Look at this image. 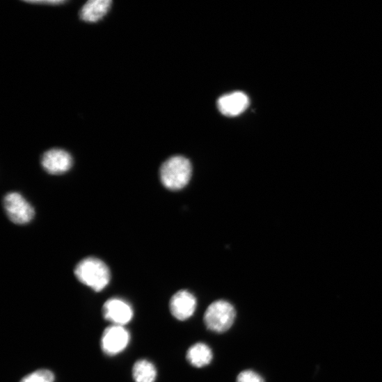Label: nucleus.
I'll use <instances>...</instances> for the list:
<instances>
[{
    "label": "nucleus",
    "mask_w": 382,
    "mask_h": 382,
    "mask_svg": "<svg viewBox=\"0 0 382 382\" xmlns=\"http://www.w3.org/2000/svg\"><path fill=\"white\" fill-rule=\"evenodd\" d=\"M197 307L195 296L187 290H180L173 295L169 308L172 315L180 321L191 318Z\"/></svg>",
    "instance_id": "obj_8"
},
{
    "label": "nucleus",
    "mask_w": 382,
    "mask_h": 382,
    "mask_svg": "<svg viewBox=\"0 0 382 382\" xmlns=\"http://www.w3.org/2000/svg\"><path fill=\"white\" fill-rule=\"evenodd\" d=\"M55 375L49 369H42L25 376L20 382H54Z\"/></svg>",
    "instance_id": "obj_13"
},
{
    "label": "nucleus",
    "mask_w": 382,
    "mask_h": 382,
    "mask_svg": "<svg viewBox=\"0 0 382 382\" xmlns=\"http://www.w3.org/2000/svg\"><path fill=\"white\" fill-rule=\"evenodd\" d=\"M214 358L210 348L203 344L193 345L187 351L186 358L193 367L200 368L208 365Z\"/></svg>",
    "instance_id": "obj_11"
},
{
    "label": "nucleus",
    "mask_w": 382,
    "mask_h": 382,
    "mask_svg": "<svg viewBox=\"0 0 382 382\" xmlns=\"http://www.w3.org/2000/svg\"><path fill=\"white\" fill-rule=\"evenodd\" d=\"M237 382H265L264 378L252 370H244L239 373Z\"/></svg>",
    "instance_id": "obj_14"
},
{
    "label": "nucleus",
    "mask_w": 382,
    "mask_h": 382,
    "mask_svg": "<svg viewBox=\"0 0 382 382\" xmlns=\"http://www.w3.org/2000/svg\"><path fill=\"white\" fill-rule=\"evenodd\" d=\"M33 4H46V5H61L65 3V1H61V0H51V1H29L27 2Z\"/></svg>",
    "instance_id": "obj_15"
},
{
    "label": "nucleus",
    "mask_w": 382,
    "mask_h": 382,
    "mask_svg": "<svg viewBox=\"0 0 382 382\" xmlns=\"http://www.w3.org/2000/svg\"><path fill=\"white\" fill-rule=\"evenodd\" d=\"M191 175V164L182 156L169 158L160 168L161 183L169 190L177 191L184 188L190 182Z\"/></svg>",
    "instance_id": "obj_1"
},
{
    "label": "nucleus",
    "mask_w": 382,
    "mask_h": 382,
    "mask_svg": "<svg viewBox=\"0 0 382 382\" xmlns=\"http://www.w3.org/2000/svg\"><path fill=\"white\" fill-rule=\"evenodd\" d=\"M3 205L9 219L17 225L27 224L34 217L33 207L19 193H8L4 198Z\"/></svg>",
    "instance_id": "obj_4"
},
{
    "label": "nucleus",
    "mask_w": 382,
    "mask_h": 382,
    "mask_svg": "<svg viewBox=\"0 0 382 382\" xmlns=\"http://www.w3.org/2000/svg\"><path fill=\"white\" fill-rule=\"evenodd\" d=\"M111 4V0H90L81 9L80 17L84 22H98L107 14Z\"/></svg>",
    "instance_id": "obj_10"
},
{
    "label": "nucleus",
    "mask_w": 382,
    "mask_h": 382,
    "mask_svg": "<svg viewBox=\"0 0 382 382\" xmlns=\"http://www.w3.org/2000/svg\"><path fill=\"white\" fill-rule=\"evenodd\" d=\"M131 335L124 326L112 325L107 327L102 337L101 347L103 352L109 356H116L129 345Z\"/></svg>",
    "instance_id": "obj_5"
},
{
    "label": "nucleus",
    "mask_w": 382,
    "mask_h": 382,
    "mask_svg": "<svg viewBox=\"0 0 382 382\" xmlns=\"http://www.w3.org/2000/svg\"><path fill=\"white\" fill-rule=\"evenodd\" d=\"M249 105L248 96L242 92H234L222 96L218 101L220 111L229 117L242 113Z\"/></svg>",
    "instance_id": "obj_9"
},
{
    "label": "nucleus",
    "mask_w": 382,
    "mask_h": 382,
    "mask_svg": "<svg viewBox=\"0 0 382 382\" xmlns=\"http://www.w3.org/2000/svg\"><path fill=\"white\" fill-rule=\"evenodd\" d=\"M74 275L79 282L95 292L102 291L111 280L109 267L102 261L94 257L81 260L74 269Z\"/></svg>",
    "instance_id": "obj_2"
},
{
    "label": "nucleus",
    "mask_w": 382,
    "mask_h": 382,
    "mask_svg": "<svg viewBox=\"0 0 382 382\" xmlns=\"http://www.w3.org/2000/svg\"><path fill=\"white\" fill-rule=\"evenodd\" d=\"M102 311L106 320L113 325L122 326L132 321L134 315L132 306L129 303L115 297L105 303Z\"/></svg>",
    "instance_id": "obj_6"
},
{
    "label": "nucleus",
    "mask_w": 382,
    "mask_h": 382,
    "mask_svg": "<svg viewBox=\"0 0 382 382\" xmlns=\"http://www.w3.org/2000/svg\"><path fill=\"white\" fill-rule=\"evenodd\" d=\"M72 157L61 149H52L46 152L41 159V164L46 171L53 175L64 174L70 169Z\"/></svg>",
    "instance_id": "obj_7"
},
{
    "label": "nucleus",
    "mask_w": 382,
    "mask_h": 382,
    "mask_svg": "<svg viewBox=\"0 0 382 382\" xmlns=\"http://www.w3.org/2000/svg\"><path fill=\"white\" fill-rule=\"evenodd\" d=\"M235 318L236 310L233 305L225 301H218L206 310L204 322L209 330L224 333L232 327Z\"/></svg>",
    "instance_id": "obj_3"
},
{
    "label": "nucleus",
    "mask_w": 382,
    "mask_h": 382,
    "mask_svg": "<svg viewBox=\"0 0 382 382\" xmlns=\"http://www.w3.org/2000/svg\"><path fill=\"white\" fill-rule=\"evenodd\" d=\"M157 372L153 363L148 360L136 362L133 367V377L136 382H154Z\"/></svg>",
    "instance_id": "obj_12"
}]
</instances>
